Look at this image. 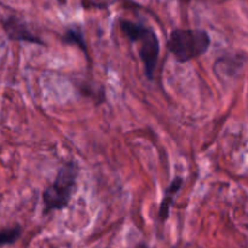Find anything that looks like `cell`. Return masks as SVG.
I'll list each match as a JSON object with an SVG mask.
<instances>
[{"label":"cell","instance_id":"obj_1","mask_svg":"<svg viewBox=\"0 0 248 248\" xmlns=\"http://www.w3.org/2000/svg\"><path fill=\"white\" fill-rule=\"evenodd\" d=\"M79 165L75 161H68L61 166L55 179L43 193V215L52 211L64 210L69 206L73 196L77 193Z\"/></svg>","mask_w":248,"mask_h":248},{"label":"cell","instance_id":"obj_5","mask_svg":"<svg viewBox=\"0 0 248 248\" xmlns=\"http://www.w3.org/2000/svg\"><path fill=\"white\" fill-rule=\"evenodd\" d=\"M184 183V179L182 177H174L173 181L170 183V186H167L166 190L164 193V198H162L161 203H160L159 207V217L161 220H166L170 216V208L173 205V201L176 199L177 194L181 190L182 186Z\"/></svg>","mask_w":248,"mask_h":248},{"label":"cell","instance_id":"obj_2","mask_svg":"<svg viewBox=\"0 0 248 248\" xmlns=\"http://www.w3.org/2000/svg\"><path fill=\"white\" fill-rule=\"evenodd\" d=\"M121 33L125 34L132 43L140 44L138 52L144 65V73L148 80L154 79L157 60L160 55V40L152 27L143 22H133L128 19H119Z\"/></svg>","mask_w":248,"mask_h":248},{"label":"cell","instance_id":"obj_7","mask_svg":"<svg viewBox=\"0 0 248 248\" xmlns=\"http://www.w3.org/2000/svg\"><path fill=\"white\" fill-rule=\"evenodd\" d=\"M138 248H149V247H148V246H147V245L142 244V245H140V247H138Z\"/></svg>","mask_w":248,"mask_h":248},{"label":"cell","instance_id":"obj_6","mask_svg":"<svg viewBox=\"0 0 248 248\" xmlns=\"http://www.w3.org/2000/svg\"><path fill=\"white\" fill-rule=\"evenodd\" d=\"M62 41L67 45H75L80 47V50L85 53L86 58L89 60V52H87V45L85 41L84 29L80 24H72L65 28L64 34L62 35Z\"/></svg>","mask_w":248,"mask_h":248},{"label":"cell","instance_id":"obj_3","mask_svg":"<svg viewBox=\"0 0 248 248\" xmlns=\"http://www.w3.org/2000/svg\"><path fill=\"white\" fill-rule=\"evenodd\" d=\"M211 36L205 29L176 28L167 39V48L177 62L186 63L201 57L208 51Z\"/></svg>","mask_w":248,"mask_h":248},{"label":"cell","instance_id":"obj_4","mask_svg":"<svg viewBox=\"0 0 248 248\" xmlns=\"http://www.w3.org/2000/svg\"><path fill=\"white\" fill-rule=\"evenodd\" d=\"M0 24L7 38L12 41H26V43L36 44L40 46H46V43L41 36L34 33L27 22L16 15H7L0 18Z\"/></svg>","mask_w":248,"mask_h":248}]
</instances>
